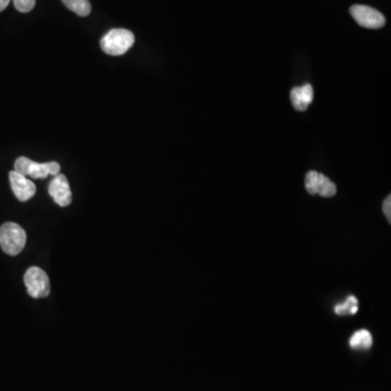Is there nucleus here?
I'll return each mask as SVG.
<instances>
[{
	"label": "nucleus",
	"instance_id": "nucleus-11",
	"mask_svg": "<svg viewBox=\"0 0 391 391\" xmlns=\"http://www.w3.org/2000/svg\"><path fill=\"white\" fill-rule=\"evenodd\" d=\"M65 7L79 16H87L91 12V6L89 0H61Z\"/></svg>",
	"mask_w": 391,
	"mask_h": 391
},
{
	"label": "nucleus",
	"instance_id": "nucleus-7",
	"mask_svg": "<svg viewBox=\"0 0 391 391\" xmlns=\"http://www.w3.org/2000/svg\"><path fill=\"white\" fill-rule=\"evenodd\" d=\"M48 191L55 203L60 207H68L72 203V191L65 175H56L49 184Z\"/></svg>",
	"mask_w": 391,
	"mask_h": 391
},
{
	"label": "nucleus",
	"instance_id": "nucleus-12",
	"mask_svg": "<svg viewBox=\"0 0 391 391\" xmlns=\"http://www.w3.org/2000/svg\"><path fill=\"white\" fill-rule=\"evenodd\" d=\"M358 299L354 296H349L345 302L336 305L335 312L337 313L338 315H345L347 314V313L351 315L356 314L358 310Z\"/></svg>",
	"mask_w": 391,
	"mask_h": 391
},
{
	"label": "nucleus",
	"instance_id": "nucleus-15",
	"mask_svg": "<svg viewBox=\"0 0 391 391\" xmlns=\"http://www.w3.org/2000/svg\"><path fill=\"white\" fill-rule=\"evenodd\" d=\"M10 0H0V12L4 11L9 5Z\"/></svg>",
	"mask_w": 391,
	"mask_h": 391
},
{
	"label": "nucleus",
	"instance_id": "nucleus-6",
	"mask_svg": "<svg viewBox=\"0 0 391 391\" xmlns=\"http://www.w3.org/2000/svg\"><path fill=\"white\" fill-rule=\"evenodd\" d=\"M350 13L356 23L362 28L378 30L386 23L385 16L378 10L364 5H354L350 8Z\"/></svg>",
	"mask_w": 391,
	"mask_h": 391
},
{
	"label": "nucleus",
	"instance_id": "nucleus-13",
	"mask_svg": "<svg viewBox=\"0 0 391 391\" xmlns=\"http://www.w3.org/2000/svg\"><path fill=\"white\" fill-rule=\"evenodd\" d=\"M13 4L18 11L26 13L35 7L36 0H13Z\"/></svg>",
	"mask_w": 391,
	"mask_h": 391
},
{
	"label": "nucleus",
	"instance_id": "nucleus-3",
	"mask_svg": "<svg viewBox=\"0 0 391 391\" xmlns=\"http://www.w3.org/2000/svg\"><path fill=\"white\" fill-rule=\"evenodd\" d=\"M14 171L32 178H47L49 175L60 174L58 162L38 163L26 157H20L14 163Z\"/></svg>",
	"mask_w": 391,
	"mask_h": 391
},
{
	"label": "nucleus",
	"instance_id": "nucleus-8",
	"mask_svg": "<svg viewBox=\"0 0 391 391\" xmlns=\"http://www.w3.org/2000/svg\"><path fill=\"white\" fill-rule=\"evenodd\" d=\"M10 185L12 191L18 200L28 201L34 197L36 193V186L32 181L20 174V173L12 171L9 173Z\"/></svg>",
	"mask_w": 391,
	"mask_h": 391
},
{
	"label": "nucleus",
	"instance_id": "nucleus-5",
	"mask_svg": "<svg viewBox=\"0 0 391 391\" xmlns=\"http://www.w3.org/2000/svg\"><path fill=\"white\" fill-rule=\"evenodd\" d=\"M305 189L310 195H319L325 198H331L337 193L335 183L317 171L307 172L305 176Z\"/></svg>",
	"mask_w": 391,
	"mask_h": 391
},
{
	"label": "nucleus",
	"instance_id": "nucleus-14",
	"mask_svg": "<svg viewBox=\"0 0 391 391\" xmlns=\"http://www.w3.org/2000/svg\"><path fill=\"white\" fill-rule=\"evenodd\" d=\"M391 197L388 196L386 199H385L384 205H382V211H384L385 217H387L388 222H391Z\"/></svg>",
	"mask_w": 391,
	"mask_h": 391
},
{
	"label": "nucleus",
	"instance_id": "nucleus-9",
	"mask_svg": "<svg viewBox=\"0 0 391 391\" xmlns=\"http://www.w3.org/2000/svg\"><path fill=\"white\" fill-rule=\"evenodd\" d=\"M313 97H314V91L310 84L295 87L290 91L291 103L293 108L298 111H305L310 103H312Z\"/></svg>",
	"mask_w": 391,
	"mask_h": 391
},
{
	"label": "nucleus",
	"instance_id": "nucleus-2",
	"mask_svg": "<svg viewBox=\"0 0 391 391\" xmlns=\"http://www.w3.org/2000/svg\"><path fill=\"white\" fill-rule=\"evenodd\" d=\"M26 233L19 224L8 222L0 226V247L9 256H18L26 247Z\"/></svg>",
	"mask_w": 391,
	"mask_h": 391
},
{
	"label": "nucleus",
	"instance_id": "nucleus-4",
	"mask_svg": "<svg viewBox=\"0 0 391 391\" xmlns=\"http://www.w3.org/2000/svg\"><path fill=\"white\" fill-rule=\"evenodd\" d=\"M24 283H26L28 295L32 298H46L50 293V282H49L48 275L38 266H32L26 271V275H24Z\"/></svg>",
	"mask_w": 391,
	"mask_h": 391
},
{
	"label": "nucleus",
	"instance_id": "nucleus-1",
	"mask_svg": "<svg viewBox=\"0 0 391 391\" xmlns=\"http://www.w3.org/2000/svg\"><path fill=\"white\" fill-rule=\"evenodd\" d=\"M135 42V36L125 28H113L101 38V47L103 52L110 56H122L126 54Z\"/></svg>",
	"mask_w": 391,
	"mask_h": 391
},
{
	"label": "nucleus",
	"instance_id": "nucleus-10",
	"mask_svg": "<svg viewBox=\"0 0 391 391\" xmlns=\"http://www.w3.org/2000/svg\"><path fill=\"white\" fill-rule=\"evenodd\" d=\"M372 334L366 329L356 332L350 338V346L353 349H368L372 347Z\"/></svg>",
	"mask_w": 391,
	"mask_h": 391
}]
</instances>
